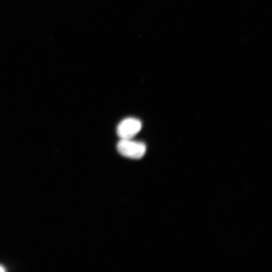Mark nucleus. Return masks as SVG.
Wrapping results in <instances>:
<instances>
[{
	"instance_id": "obj_1",
	"label": "nucleus",
	"mask_w": 272,
	"mask_h": 272,
	"mask_svg": "<svg viewBox=\"0 0 272 272\" xmlns=\"http://www.w3.org/2000/svg\"><path fill=\"white\" fill-rule=\"evenodd\" d=\"M117 149L121 155L134 160L143 157L146 151L144 143L131 139H121L117 145Z\"/></svg>"
},
{
	"instance_id": "obj_2",
	"label": "nucleus",
	"mask_w": 272,
	"mask_h": 272,
	"mask_svg": "<svg viewBox=\"0 0 272 272\" xmlns=\"http://www.w3.org/2000/svg\"><path fill=\"white\" fill-rule=\"evenodd\" d=\"M142 123L138 119L128 118L122 121L117 128V134L121 139H131L141 130Z\"/></svg>"
},
{
	"instance_id": "obj_3",
	"label": "nucleus",
	"mask_w": 272,
	"mask_h": 272,
	"mask_svg": "<svg viewBox=\"0 0 272 272\" xmlns=\"http://www.w3.org/2000/svg\"><path fill=\"white\" fill-rule=\"evenodd\" d=\"M6 271L5 268L2 265H0V272H4Z\"/></svg>"
}]
</instances>
